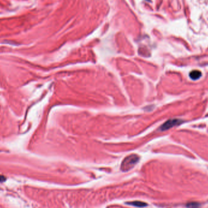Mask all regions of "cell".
<instances>
[{
  "mask_svg": "<svg viewBox=\"0 0 208 208\" xmlns=\"http://www.w3.org/2000/svg\"><path fill=\"white\" fill-rule=\"evenodd\" d=\"M202 72L199 71V70H193L192 71L190 74H189V76L191 79L192 80H198V79H200L202 77Z\"/></svg>",
  "mask_w": 208,
  "mask_h": 208,
  "instance_id": "obj_3",
  "label": "cell"
},
{
  "mask_svg": "<svg viewBox=\"0 0 208 208\" xmlns=\"http://www.w3.org/2000/svg\"><path fill=\"white\" fill-rule=\"evenodd\" d=\"M5 180V177H4L3 176H1L0 175V182L3 181Z\"/></svg>",
  "mask_w": 208,
  "mask_h": 208,
  "instance_id": "obj_6",
  "label": "cell"
},
{
  "mask_svg": "<svg viewBox=\"0 0 208 208\" xmlns=\"http://www.w3.org/2000/svg\"><path fill=\"white\" fill-rule=\"evenodd\" d=\"M181 122H182V121L180 119H172L168 120L160 127V129L163 131L167 130L170 129L175 126L181 124Z\"/></svg>",
  "mask_w": 208,
  "mask_h": 208,
  "instance_id": "obj_2",
  "label": "cell"
},
{
  "mask_svg": "<svg viewBox=\"0 0 208 208\" xmlns=\"http://www.w3.org/2000/svg\"><path fill=\"white\" fill-rule=\"evenodd\" d=\"M128 204H131V205H133V206H137V207H144L145 206H147L146 203H142L141 202H132V203H128Z\"/></svg>",
  "mask_w": 208,
  "mask_h": 208,
  "instance_id": "obj_4",
  "label": "cell"
},
{
  "mask_svg": "<svg viewBox=\"0 0 208 208\" xmlns=\"http://www.w3.org/2000/svg\"><path fill=\"white\" fill-rule=\"evenodd\" d=\"M199 204L198 203H189L188 204V207L189 208H197L198 207Z\"/></svg>",
  "mask_w": 208,
  "mask_h": 208,
  "instance_id": "obj_5",
  "label": "cell"
},
{
  "mask_svg": "<svg viewBox=\"0 0 208 208\" xmlns=\"http://www.w3.org/2000/svg\"><path fill=\"white\" fill-rule=\"evenodd\" d=\"M139 161V157L136 155H131L126 157L122 161L121 164V170L122 171H128L133 168Z\"/></svg>",
  "mask_w": 208,
  "mask_h": 208,
  "instance_id": "obj_1",
  "label": "cell"
}]
</instances>
